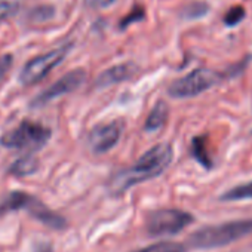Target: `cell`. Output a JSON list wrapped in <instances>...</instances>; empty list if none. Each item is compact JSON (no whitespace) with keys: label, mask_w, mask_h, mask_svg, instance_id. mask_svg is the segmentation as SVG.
<instances>
[{"label":"cell","mask_w":252,"mask_h":252,"mask_svg":"<svg viewBox=\"0 0 252 252\" xmlns=\"http://www.w3.org/2000/svg\"><path fill=\"white\" fill-rule=\"evenodd\" d=\"M144 17H146L144 9L138 6V8L132 9L128 15H126V17L120 21V29H123V30H125L128 26H131V24H134V23H138V21L144 20Z\"/></svg>","instance_id":"ac0fdd59"},{"label":"cell","mask_w":252,"mask_h":252,"mask_svg":"<svg viewBox=\"0 0 252 252\" xmlns=\"http://www.w3.org/2000/svg\"><path fill=\"white\" fill-rule=\"evenodd\" d=\"M245 17H246L245 8H242L240 5L233 6V8H230V9L225 12V15H224V24H225L227 27H234V26L240 24V23L243 21Z\"/></svg>","instance_id":"e0dca14e"},{"label":"cell","mask_w":252,"mask_h":252,"mask_svg":"<svg viewBox=\"0 0 252 252\" xmlns=\"http://www.w3.org/2000/svg\"><path fill=\"white\" fill-rule=\"evenodd\" d=\"M168 119V105L165 101H159L150 111V114L147 116L146 125H144V129L147 132H153L160 129L162 126L166 123Z\"/></svg>","instance_id":"7c38bea8"},{"label":"cell","mask_w":252,"mask_h":252,"mask_svg":"<svg viewBox=\"0 0 252 252\" xmlns=\"http://www.w3.org/2000/svg\"><path fill=\"white\" fill-rule=\"evenodd\" d=\"M191 155L196 159V162L199 165H202L205 169H212L214 168V160L212 156L209 153V147H208V138L206 135H197L191 140Z\"/></svg>","instance_id":"8fae6325"},{"label":"cell","mask_w":252,"mask_h":252,"mask_svg":"<svg viewBox=\"0 0 252 252\" xmlns=\"http://www.w3.org/2000/svg\"><path fill=\"white\" fill-rule=\"evenodd\" d=\"M222 74L209 68H196L189 74L174 80L168 88L172 98H193L197 96L222 80Z\"/></svg>","instance_id":"5b68a950"},{"label":"cell","mask_w":252,"mask_h":252,"mask_svg":"<svg viewBox=\"0 0 252 252\" xmlns=\"http://www.w3.org/2000/svg\"><path fill=\"white\" fill-rule=\"evenodd\" d=\"M88 2L92 5V6H95V8H101V9H104V8H110V6H113L117 0H88Z\"/></svg>","instance_id":"7402d4cb"},{"label":"cell","mask_w":252,"mask_h":252,"mask_svg":"<svg viewBox=\"0 0 252 252\" xmlns=\"http://www.w3.org/2000/svg\"><path fill=\"white\" fill-rule=\"evenodd\" d=\"M222 202H242V200H252V181L239 184L236 187L228 189L220 197Z\"/></svg>","instance_id":"5bb4252c"},{"label":"cell","mask_w":252,"mask_h":252,"mask_svg":"<svg viewBox=\"0 0 252 252\" xmlns=\"http://www.w3.org/2000/svg\"><path fill=\"white\" fill-rule=\"evenodd\" d=\"M73 43H65L60 48H55L43 55L34 57L33 60H30L21 70L18 80L21 85L24 86H30L34 85L40 80H43L57 65H60L65 57L68 55V52L71 51Z\"/></svg>","instance_id":"8992f818"},{"label":"cell","mask_w":252,"mask_h":252,"mask_svg":"<svg viewBox=\"0 0 252 252\" xmlns=\"http://www.w3.org/2000/svg\"><path fill=\"white\" fill-rule=\"evenodd\" d=\"M12 61H14V60H12V55H9V54L0 57V80H2V79L6 76V73L11 70Z\"/></svg>","instance_id":"44dd1931"},{"label":"cell","mask_w":252,"mask_h":252,"mask_svg":"<svg viewBox=\"0 0 252 252\" xmlns=\"http://www.w3.org/2000/svg\"><path fill=\"white\" fill-rule=\"evenodd\" d=\"M34 252H54V251H52V246L51 245H46L45 243V245H39Z\"/></svg>","instance_id":"603a6c76"},{"label":"cell","mask_w":252,"mask_h":252,"mask_svg":"<svg viewBox=\"0 0 252 252\" xmlns=\"http://www.w3.org/2000/svg\"><path fill=\"white\" fill-rule=\"evenodd\" d=\"M137 71H138V67L134 63H122V64L113 65V67L104 70L98 76L95 86L98 89H102V88H107V86H111V85H116V83H120L125 80H129Z\"/></svg>","instance_id":"30bf717a"},{"label":"cell","mask_w":252,"mask_h":252,"mask_svg":"<svg viewBox=\"0 0 252 252\" xmlns=\"http://www.w3.org/2000/svg\"><path fill=\"white\" fill-rule=\"evenodd\" d=\"M193 221L194 218L190 212L174 208H163L149 214L146 228L150 236H172L183 231Z\"/></svg>","instance_id":"52a82bcc"},{"label":"cell","mask_w":252,"mask_h":252,"mask_svg":"<svg viewBox=\"0 0 252 252\" xmlns=\"http://www.w3.org/2000/svg\"><path fill=\"white\" fill-rule=\"evenodd\" d=\"M18 12V3L11 0H0V21L15 15Z\"/></svg>","instance_id":"d6986e66"},{"label":"cell","mask_w":252,"mask_h":252,"mask_svg":"<svg viewBox=\"0 0 252 252\" xmlns=\"http://www.w3.org/2000/svg\"><path fill=\"white\" fill-rule=\"evenodd\" d=\"M17 211H27L33 218L39 220L42 224L54 230H63L67 227V221L63 215L49 209L33 194L21 190H14L0 196V217Z\"/></svg>","instance_id":"3957f363"},{"label":"cell","mask_w":252,"mask_h":252,"mask_svg":"<svg viewBox=\"0 0 252 252\" xmlns=\"http://www.w3.org/2000/svg\"><path fill=\"white\" fill-rule=\"evenodd\" d=\"M125 123L122 119H114L111 122L99 123L89 134V147L95 155H104L116 147L122 138Z\"/></svg>","instance_id":"9c48e42d"},{"label":"cell","mask_w":252,"mask_h":252,"mask_svg":"<svg viewBox=\"0 0 252 252\" xmlns=\"http://www.w3.org/2000/svg\"><path fill=\"white\" fill-rule=\"evenodd\" d=\"M135 252H186V246L178 242H158L153 245H149L143 249H138Z\"/></svg>","instance_id":"9a60e30c"},{"label":"cell","mask_w":252,"mask_h":252,"mask_svg":"<svg viewBox=\"0 0 252 252\" xmlns=\"http://www.w3.org/2000/svg\"><path fill=\"white\" fill-rule=\"evenodd\" d=\"M86 80V71L83 68H76L71 70L68 73H65L61 79H58L54 85H51L48 89H45L42 94H39L33 101H32V107L37 108V107H43L48 102L67 95L70 92L77 91L83 82Z\"/></svg>","instance_id":"ba28073f"},{"label":"cell","mask_w":252,"mask_h":252,"mask_svg":"<svg viewBox=\"0 0 252 252\" xmlns=\"http://www.w3.org/2000/svg\"><path fill=\"white\" fill-rule=\"evenodd\" d=\"M37 169H39V160L32 155H26L23 158H18L9 166V174L15 177H29L33 175Z\"/></svg>","instance_id":"4fadbf2b"},{"label":"cell","mask_w":252,"mask_h":252,"mask_svg":"<svg viewBox=\"0 0 252 252\" xmlns=\"http://www.w3.org/2000/svg\"><path fill=\"white\" fill-rule=\"evenodd\" d=\"M174 160V149L168 143H160L147 150L132 166L120 169L108 180V191L120 196L131 187L162 175Z\"/></svg>","instance_id":"6da1fadb"},{"label":"cell","mask_w":252,"mask_h":252,"mask_svg":"<svg viewBox=\"0 0 252 252\" xmlns=\"http://www.w3.org/2000/svg\"><path fill=\"white\" fill-rule=\"evenodd\" d=\"M208 12H209V6L205 2H194L184 8L183 17L186 20H199V18L205 17Z\"/></svg>","instance_id":"2e32d148"},{"label":"cell","mask_w":252,"mask_h":252,"mask_svg":"<svg viewBox=\"0 0 252 252\" xmlns=\"http://www.w3.org/2000/svg\"><path fill=\"white\" fill-rule=\"evenodd\" d=\"M252 234V218L227 221L217 225H206L189 237L190 246L196 249L222 248Z\"/></svg>","instance_id":"7a4b0ae2"},{"label":"cell","mask_w":252,"mask_h":252,"mask_svg":"<svg viewBox=\"0 0 252 252\" xmlns=\"http://www.w3.org/2000/svg\"><path fill=\"white\" fill-rule=\"evenodd\" d=\"M51 129L48 126L34 122V120H23L17 128L5 132L0 137V146L14 150H26V152H37L43 149L51 140Z\"/></svg>","instance_id":"277c9868"},{"label":"cell","mask_w":252,"mask_h":252,"mask_svg":"<svg viewBox=\"0 0 252 252\" xmlns=\"http://www.w3.org/2000/svg\"><path fill=\"white\" fill-rule=\"evenodd\" d=\"M55 11L52 6H39L32 12V18L34 21H48L54 17Z\"/></svg>","instance_id":"ffe728a7"}]
</instances>
